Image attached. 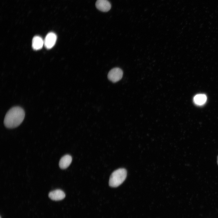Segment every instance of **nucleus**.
Here are the masks:
<instances>
[{
	"label": "nucleus",
	"mask_w": 218,
	"mask_h": 218,
	"mask_svg": "<svg viewBox=\"0 0 218 218\" xmlns=\"http://www.w3.org/2000/svg\"><path fill=\"white\" fill-rule=\"evenodd\" d=\"M25 112L23 108L15 106L10 109L6 113L4 118V124L8 128H13L18 127L23 121Z\"/></svg>",
	"instance_id": "f257e3e1"
},
{
	"label": "nucleus",
	"mask_w": 218,
	"mask_h": 218,
	"mask_svg": "<svg viewBox=\"0 0 218 218\" xmlns=\"http://www.w3.org/2000/svg\"><path fill=\"white\" fill-rule=\"evenodd\" d=\"M127 175L126 170L123 168L118 169L111 174L109 180V185L112 187H117L125 180Z\"/></svg>",
	"instance_id": "f03ea898"
},
{
	"label": "nucleus",
	"mask_w": 218,
	"mask_h": 218,
	"mask_svg": "<svg viewBox=\"0 0 218 218\" xmlns=\"http://www.w3.org/2000/svg\"><path fill=\"white\" fill-rule=\"evenodd\" d=\"M123 75V71L122 69L118 68H115L109 71L107 77L109 80L115 83L120 80Z\"/></svg>",
	"instance_id": "7ed1b4c3"
},
{
	"label": "nucleus",
	"mask_w": 218,
	"mask_h": 218,
	"mask_svg": "<svg viewBox=\"0 0 218 218\" xmlns=\"http://www.w3.org/2000/svg\"><path fill=\"white\" fill-rule=\"evenodd\" d=\"M57 40V36L53 32H50L46 36L44 44L47 49H50L54 45Z\"/></svg>",
	"instance_id": "20e7f679"
},
{
	"label": "nucleus",
	"mask_w": 218,
	"mask_h": 218,
	"mask_svg": "<svg viewBox=\"0 0 218 218\" xmlns=\"http://www.w3.org/2000/svg\"><path fill=\"white\" fill-rule=\"evenodd\" d=\"M95 6L98 10L104 12L108 11L111 8V4L107 0H97Z\"/></svg>",
	"instance_id": "39448f33"
},
{
	"label": "nucleus",
	"mask_w": 218,
	"mask_h": 218,
	"mask_svg": "<svg viewBox=\"0 0 218 218\" xmlns=\"http://www.w3.org/2000/svg\"><path fill=\"white\" fill-rule=\"evenodd\" d=\"M48 196L52 200L58 201L64 199L65 195L61 190L57 189L50 192L48 194Z\"/></svg>",
	"instance_id": "423d86ee"
},
{
	"label": "nucleus",
	"mask_w": 218,
	"mask_h": 218,
	"mask_svg": "<svg viewBox=\"0 0 218 218\" xmlns=\"http://www.w3.org/2000/svg\"><path fill=\"white\" fill-rule=\"evenodd\" d=\"M72 160V158L69 155H65L61 157L59 162L60 167L63 169L67 168L70 165Z\"/></svg>",
	"instance_id": "0eeeda50"
},
{
	"label": "nucleus",
	"mask_w": 218,
	"mask_h": 218,
	"mask_svg": "<svg viewBox=\"0 0 218 218\" xmlns=\"http://www.w3.org/2000/svg\"><path fill=\"white\" fill-rule=\"evenodd\" d=\"M44 44V41L40 36H35L32 40V47L35 50L41 49Z\"/></svg>",
	"instance_id": "6e6552de"
},
{
	"label": "nucleus",
	"mask_w": 218,
	"mask_h": 218,
	"mask_svg": "<svg viewBox=\"0 0 218 218\" xmlns=\"http://www.w3.org/2000/svg\"><path fill=\"white\" fill-rule=\"evenodd\" d=\"M207 100L206 95L203 94H198L195 95L193 97V102L197 105L201 106L206 102Z\"/></svg>",
	"instance_id": "1a4fd4ad"
},
{
	"label": "nucleus",
	"mask_w": 218,
	"mask_h": 218,
	"mask_svg": "<svg viewBox=\"0 0 218 218\" xmlns=\"http://www.w3.org/2000/svg\"><path fill=\"white\" fill-rule=\"evenodd\" d=\"M217 163L218 164V156L217 158Z\"/></svg>",
	"instance_id": "9d476101"
},
{
	"label": "nucleus",
	"mask_w": 218,
	"mask_h": 218,
	"mask_svg": "<svg viewBox=\"0 0 218 218\" xmlns=\"http://www.w3.org/2000/svg\"><path fill=\"white\" fill-rule=\"evenodd\" d=\"M0 218H1V217H0Z\"/></svg>",
	"instance_id": "9b49d317"
}]
</instances>
